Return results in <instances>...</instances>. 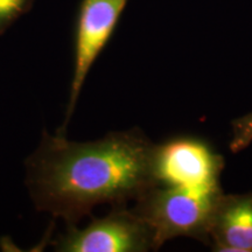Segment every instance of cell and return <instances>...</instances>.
Here are the masks:
<instances>
[{
    "instance_id": "obj_8",
    "label": "cell",
    "mask_w": 252,
    "mask_h": 252,
    "mask_svg": "<svg viewBox=\"0 0 252 252\" xmlns=\"http://www.w3.org/2000/svg\"><path fill=\"white\" fill-rule=\"evenodd\" d=\"M31 0H0V30L23 14Z\"/></svg>"
},
{
    "instance_id": "obj_2",
    "label": "cell",
    "mask_w": 252,
    "mask_h": 252,
    "mask_svg": "<svg viewBox=\"0 0 252 252\" xmlns=\"http://www.w3.org/2000/svg\"><path fill=\"white\" fill-rule=\"evenodd\" d=\"M220 194L156 185L135 200L132 210L152 231L154 250L178 237L195 238L208 244L210 219Z\"/></svg>"
},
{
    "instance_id": "obj_7",
    "label": "cell",
    "mask_w": 252,
    "mask_h": 252,
    "mask_svg": "<svg viewBox=\"0 0 252 252\" xmlns=\"http://www.w3.org/2000/svg\"><path fill=\"white\" fill-rule=\"evenodd\" d=\"M252 143V112L232 122V137L229 143L231 152L237 153Z\"/></svg>"
},
{
    "instance_id": "obj_3",
    "label": "cell",
    "mask_w": 252,
    "mask_h": 252,
    "mask_svg": "<svg viewBox=\"0 0 252 252\" xmlns=\"http://www.w3.org/2000/svg\"><path fill=\"white\" fill-rule=\"evenodd\" d=\"M223 168V157L200 138L182 135L154 144L156 185L220 194L223 193L220 184Z\"/></svg>"
},
{
    "instance_id": "obj_1",
    "label": "cell",
    "mask_w": 252,
    "mask_h": 252,
    "mask_svg": "<svg viewBox=\"0 0 252 252\" xmlns=\"http://www.w3.org/2000/svg\"><path fill=\"white\" fill-rule=\"evenodd\" d=\"M153 150L138 130L84 143L46 133L27 160V188L37 209L76 225L94 207L125 206L156 186Z\"/></svg>"
},
{
    "instance_id": "obj_5",
    "label": "cell",
    "mask_w": 252,
    "mask_h": 252,
    "mask_svg": "<svg viewBox=\"0 0 252 252\" xmlns=\"http://www.w3.org/2000/svg\"><path fill=\"white\" fill-rule=\"evenodd\" d=\"M128 0H83L78 13L75 35L74 71L70 94L65 112L64 126L67 127L76 108L82 88L93 65L111 39L119 19Z\"/></svg>"
},
{
    "instance_id": "obj_4",
    "label": "cell",
    "mask_w": 252,
    "mask_h": 252,
    "mask_svg": "<svg viewBox=\"0 0 252 252\" xmlns=\"http://www.w3.org/2000/svg\"><path fill=\"white\" fill-rule=\"evenodd\" d=\"M59 252H145L154 250L149 225L125 206L99 219L91 220L84 228L69 225L54 243Z\"/></svg>"
},
{
    "instance_id": "obj_6",
    "label": "cell",
    "mask_w": 252,
    "mask_h": 252,
    "mask_svg": "<svg viewBox=\"0 0 252 252\" xmlns=\"http://www.w3.org/2000/svg\"><path fill=\"white\" fill-rule=\"evenodd\" d=\"M208 245L220 252H252V193H222L214 206Z\"/></svg>"
}]
</instances>
